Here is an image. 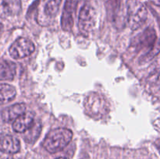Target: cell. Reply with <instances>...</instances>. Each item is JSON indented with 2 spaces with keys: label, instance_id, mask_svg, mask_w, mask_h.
Returning <instances> with one entry per match:
<instances>
[{
  "label": "cell",
  "instance_id": "1",
  "mask_svg": "<svg viewBox=\"0 0 160 159\" xmlns=\"http://www.w3.org/2000/svg\"><path fill=\"white\" fill-rule=\"evenodd\" d=\"M73 138V132L66 128H57L52 129L44 139V148L51 154L62 151L70 143Z\"/></svg>",
  "mask_w": 160,
  "mask_h": 159
},
{
  "label": "cell",
  "instance_id": "2",
  "mask_svg": "<svg viewBox=\"0 0 160 159\" xmlns=\"http://www.w3.org/2000/svg\"><path fill=\"white\" fill-rule=\"evenodd\" d=\"M84 109L88 115L99 119L109 113L110 106L105 97L94 92L90 94L84 100Z\"/></svg>",
  "mask_w": 160,
  "mask_h": 159
},
{
  "label": "cell",
  "instance_id": "3",
  "mask_svg": "<svg viewBox=\"0 0 160 159\" xmlns=\"http://www.w3.org/2000/svg\"><path fill=\"white\" fill-rule=\"evenodd\" d=\"M148 19V10L140 0H128L127 21L132 30L140 28Z\"/></svg>",
  "mask_w": 160,
  "mask_h": 159
},
{
  "label": "cell",
  "instance_id": "4",
  "mask_svg": "<svg viewBox=\"0 0 160 159\" xmlns=\"http://www.w3.org/2000/svg\"><path fill=\"white\" fill-rule=\"evenodd\" d=\"M62 0H38L36 9L38 23L42 26L49 25L58 14Z\"/></svg>",
  "mask_w": 160,
  "mask_h": 159
},
{
  "label": "cell",
  "instance_id": "5",
  "mask_svg": "<svg viewBox=\"0 0 160 159\" xmlns=\"http://www.w3.org/2000/svg\"><path fill=\"white\" fill-rule=\"evenodd\" d=\"M35 49L31 41L25 37H20L16 40L9 49V52L12 59H20L31 55Z\"/></svg>",
  "mask_w": 160,
  "mask_h": 159
},
{
  "label": "cell",
  "instance_id": "6",
  "mask_svg": "<svg viewBox=\"0 0 160 159\" xmlns=\"http://www.w3.org/2000/svg\"><path fill=\"white\" fill-rule=\"evenodd\" d=\"M96 12L92 6L86 4L83 6L79 13L78 26L81 32L87 34L90 32L95 25Z\"/></svg>",
  "mask_w": 160,
  "mask_h": 159
},
{
  "label": "cell",
  "instance_id": "7",
  "mask_svg": "<svg viewBox=\"0 0 160 159\" xmlns=\"http://www.w3.org/2000/svg\"><path fill=\"white\" fill-rule=\"evenodd\" d=\"M76 2L75 0H67L64 6L61 19V26L65 31H70L73 26V14H74Z\"/></svg>",
  "mask_w": 160,
  "mask_h": 159
},
{
  "label": "cell",
  "instance_id": "8",
  "mask_svg": "<svg viewBox=\"0 0 160 159\" xmlns=\"http://www.w3.org/2000/svg\"><path fill=\"white\" fill-rule=\"evenodd\" d=\"M21 7L20 0H0V17L7 18L18 15Z\"/></svg>",
  "mask_w": 160,
  "mask_h": 159
},
{
  "label": "cell",
  "instance_id": "9",
  "mask_svg": "<svg viewBox=\"0 0 160 159\" xmlns=\"http://www.w3.org/2000/svg\"><path fill=\"white\" fill-rule=\"evenodd\" d=\"M34 123V115L32 112H26L16 118L12 123V129L17 132H24L32 126Z\"/></svg>",
  "mask_w": 160,
  "mask_h": 159
},
{
  "label": "cell",
  "instance_id": "10",
  "mask_svg": "<svg viewBox=\"0 0 160 159\" xmlns=\"http://www.w3.org/2000/svg\"><path fill=\"white\" fill-rule=\"evenodd\" d=\"M20 149V140L17 137L6 135L0 138V151L12 154L19 152Z\"/></svg>",
  "mask_w": 160,
  "mask_h": 159
},
{
  "label": "cell",
  "instance_id": "11",
  "mask_svg": "<svg viewBox=\"0 0 160 159\" xmlns=\"http://www.w3.org/2000/svg\"><path fill=\"white\" fill-rule=\"evenodd\" d=\"M25 112H26V105L23 103H19L3 109L1 112V117L3 121L9 123L15 120Z\"/></svg>",
  "mask_w": 160,
  "mask_h": 159
},
{
  "label": "cell",
  "instance_id": "12",
  "mask_svg": "<svg viewBox=\"0 0 160 159\" xmlns=\"http://www.w3.org/2000/svg\"><path fill=\"white\" fill-rule=\"evenodd\" d=\"M156 40V31L153 29H147L139 37L137 45L139 49H148L154 45Z\"/></svg>",
  "mask_w": 160,
  "mask_h": 159
},
{
  "label": "cell",
  "instance_id": "13",
  "mask_svg": "<svg viewBox=\"0 0 160 159\" xmlns=\"http://www.w3.org/2000/svg\"><path fill=\"white\" fill-rule=\"evenodd\" d=\"M17 72L15 63L4 61L0 63V80H10L14 78Z\"/></svg>",
  "mask_w": 160,
  "mask_h": 159
},
{
  "label": "cell",
  "instance_id": "14",
  "mask_svg": "<svg viewBox=\"0 0 160 159\" xmlns=\"http://www.w3.org/2000/svg\"><path fill=\"white\" fill-rule=\"evenodd\" d=\"M17 94L15 87L7 84H0V104L12 101Z\"/></svg>",
  "mask_w": 160,
  "mask_h": 159
},
{
  "label": "cell",
  "instance_id": "15",
  "mask_svg": "<svg viewBox=\"0 0 160 159\" xmlns=\"http://www.w3.org/2000/svg\"><path fill=\"white\" fill-rule=\"evenodd\" d=\"M40 132L41 125L39 123H34L30 129H28L26 132H24L25 140L27 141V143H34L37 140L38 137H39V135H40Z\"/></svg>",
  "mask_w": 160,
  "mask_h": 159
},
{
  "label": "cell",
  "instance_id": "16",
  "mask_svg": "<svg viewBox=\"0 0 160 159\" xmlns=\"http://www.w3.org/2000/svg\"><path fill=\"white\" fill-rule=\"evenodd\" d=\"M2 28H3V26H2V25L1 24V23H0V33L2 32Z\"/></svg>",
  "mask_w": 160,
  "mask_h": 159
},
{
  "label": "cell",
  "instance_id": "17",
  "mask_svg": "<svg viewBox=\"0 0 160 159\" xmlns=\"http://www.w3.org/2000/svg\"><path fill=\"white\" fill-rule=\"evenodd\" d=\"M56 159H68V158H67V157H57V158H56Z\"/></svg>",
  "mask_w": 160,
  "mask_h": 159
},
{
  "label": "cell",
  "instance_id": "18",
  "mask_svg": "<svg viewBox=\"0 0 160 159\" xmlns=\"http://www.w3.org/2000/svg\"><path fill=\"white\" fill-rule=\"evenodd\" d=\"M81 159H89V157H83V158H81Z\"/></svg>",
  "mask_w": 160,
  "mask_h": 159
},
{
  "label": "cell",
  "instance_id": "19",
  "mask_svg": "<svg viewBox=\"0 0 160 159\" xmlns=\"http://www.w3.org/2000/svg\"><path fill=\"white\" fill-rule=\"evenodd\" d=\"M4 159H12V158H10V157H6V158H4Z\"/></svg>",
  "mask_w": 160,
  "mask_h": 159
},
{
  "label": "cell",
  "instance_id": "20",
  "mask_svg": "<svg viewBox=\"0 0 160 159\" xmlns=\"http://www.w3.org/2000/svg\"><path fill=\"white\" fill-rule=\"evenodd\" d=\"M0 155H1V154H0Z\"/></svg>",
  "mask_w": 160,
  "mask_h": 159
}]
</instances>
